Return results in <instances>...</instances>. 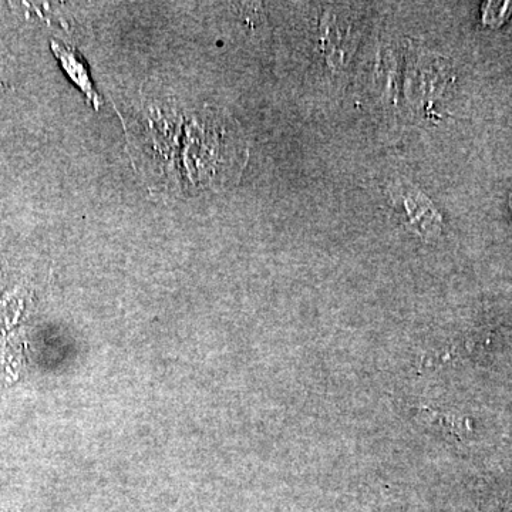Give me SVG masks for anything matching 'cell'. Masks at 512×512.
I'll list each match as a JSON object with an SVG mask.
<instances>
[{
	"instance_id": "3",
	"label": "cell",
	"mask_w": 512,
	"mask_h": 512,
	"mask_svg": "<svg viewBox=\"0 0 512 512\" xmlns=\"http://www.w3.org/2000/svg\"><path fill=\"white\" fill-rule=\"evenodd\" d=\"M393 197L396 198L397 207L400 205L402 208V214L412 231L429 239L439 234L443 218L423 192L410 185H403L397 188Z\"/></svg>"
},
{
	"instance_id": "1",
	"label": "cell",
	"mask_w": 512,
	"mask_h": 512,
	"mask_svg": "<svg viewBox=\"0 0 512 512\" xmlns=\"http://www.w3.org/2000/svg\"><path fill=\"white\" fill-rule=\"evenodd\" d=\"M318 20V55L333 76H342L360 42V19L343 5H329Z\"/></svg>"
},
{
	"instance_id": "4",
	"label": "cell",
	"mask_w": 512,
	"mask_h": 512,
	"mask_svg": "<svg viewBox=\"0 0 512 512\" xmlns=\"http://www.w3.org/2000/svg\"><path fill=\"white\" fill-rule=\"evenodd\" d=\"M52 50L55 53L60 64L67 73V76L76 83L77 87L86 94L87 99L92 101L93 106L99 109L101 101L99 94L94 90L92 79L89 76V70H87L86 63L82 59V56L72 49V47H63L59 43L52 42Z\"/></svg>"
},
{
	"instance_id": "2",
	"label": "cell",
	"mask_w": 512,
	"mask_h": 512,
	"mask_svg": "<svg viewBox=\"0 0 512 512\" xmlns=\"http://www.w3.org/2000/svg\"><path fill=\"white\" fill-rule=\"evenodd\" d=\"M404 76L407 100L412 97L414 104H419L426 110L447 93L454 80L444 60L430 53H416L412 62L407 60V72Z\"/></svg>"
},
{
	"instance_id": "5",
	"label": "cell",
	"mask_w": 512,
	"mask_h": 512,
	"mask_svg": "<svg viewBox=\"0 0 512 512\" xmlns=\"http://www.w3.org/2000/svg\"><path fill=\"white\" fill-rule=\"evenodd\" d=\"M512 12L511 2H490L485 3L483 9V18L485 25L498 26L503 25L507 16Z\"/></svg>"
}]
</instances>
